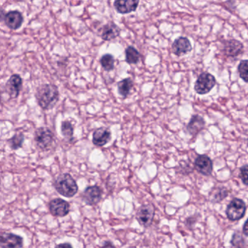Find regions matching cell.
Masks as SVG:
<instances>
[{"mask_svg":"<svg viewBox=\"0 0 248 248\" xmlns=\"http://www.w3.org/2000/svg\"><path fill=\"white\" fill-rule=\"evenodd\" d=\"M35 98L43 110L52 109L59 100V88L53 84H43L37 88Z\"/></svg>","mask_w":248,"mask_h":248,"instance_id":"6da1fadb","label":"cell"},{"mask_svg":"<svg viewBox=\"0 0 248 248\" xmlns=\"http://www.w3.org/2000/svg\"><path fill=\"white\" fill-rule=\"evenodd\" d=\"M53 186L59 194L67 198L76 195L79 190L76 181L69 173H62L57 176Z\"/></svg>","mask_w":248,"mask_h":248,"instance_id":"7a4b0ae2","label":"cell"},{"mask_svg":"<svg viewBox=\"0 0 248 248\" xmlns=\"http://www.w3.org/2000/svg\"><path fill=\"white\" fill-rule=\"evenodd\" d=\"M54 139V133L49 127H40L34 132V140L36 146L43 152L49 150L51 148Z\"/></svg>","mask_w":248,"mask_h":248,"instance_id":"3957f363","label":"cell"},{"mask_svg":"<svg viewBox=\"0 0 248 248\" xmlns=\"http://www.w3.org/2000/svg\"><path fill=\"white\" fill-rule=\"evenodd\" d=\"M246 204L239 198H234L228 204L226 210V216L229 220L236 221L243 218L246 213Z\"/></svg>","mask_w":248,"mask_h":248,"instance_id":"277c9868","label":"cell"},{"mask_svg":"<svg viewBox=\"0 0 248 248\" xmlns=\"http://www.w3.org/2000/svg\"><path fill=\"white\" fill-rule=\"evenodd\" d=\"M216 85V79L208 72H203L197 78L194 84V91L199 95L209 93Z\"/></svg>","mask_w":248,"mask_h":248,"instance_id":"5b68a950","label":"cell"},{"mask_svg":"<svg viewBox=\"0 0 248 248\" xmlns=\"http://www.w3.org/2000/svg\"><path fill=\"white\" fill-rule=\"evenodd\" d=\"M155 216V207L153 204H143L136 212V218L140 226L148 228L152 225Z\"/></svg>","mask_w":248,"mask_h":248,"instance_id":"8992f818","label":"cell"},{"mask_svg":"<svg viewBox=\"0 0 248 248\" xmlns=\"http://www.w3.org/2000/svg\"><path fill=\"white\" fill-rule=\"evenodd\" d=\"M103 190L99 186L87 187L82 193V200L89 206L96 205L102 199Z\"/></svg>","mask_w":248,"mask_h":248,"instance_id":"52a82bcc","label":"cell"},{"mask_svg":"<svg viewBox=\"0 0 248 248\" xmlns=\"http://www.w3.org/2000/svg\"><path fill=\"white\" fill-rule=\"evenodd\" d=\"M49 210L55 217H65L70 212V204L62 198H55L49 202Z\"/></svg>","mask_w":248,"mask_h":248,"instance_id":"ba28073f","label":"cell"},{"mask_svg":"<svg viewBox=\"0 0 248 248\" xmlns=\"http://www.w3.org/2000/svg\"><path fill=\"white\" fill-rule=\"evenodd\" d=\"M23 79L19 75H13L8 79L5 85V93L9 95L10 98L16 99L19 96L20 93L22 90Z\"/></svg>","mask_w":248,"mask_h":248,"instance_id":"9c48e42d","label":"cell"},{"mask_svg":"<svg viewBox=\"0 0 248 248\" xmlns=\"http://www.w3.org/2000/svg\"><path fill=\"white\" fill-rule=\"evenodd\" d=\"M24 246V239L19 235L11 232H2L0 247L2 248H18Z\"/></svg>","mask_w":248,"mask_h":248,"instance_id":"30bf717a","label":"cell"},{"mask_svg":"<svg viewBox=\"0 0 248 248\" xmlns=\"http://www.w3.org/2000/svg\"><path fill=\"white\" fill-rule=\"evenodd\" d=\"M222 52L227 57L235 58L240 56L244 52V46L236 40H224L222 43Z\"/></svg>","mask_w":248,"mask_h":248,"instance_id":"8fae6325","label":"cell"},{"mask_svg":"<svg viewBox=\"0 0 248 248\" xmlns=\"http://www.w3.org/2000/svg\"><path fill=\"white\" fill-rule=\"evenodd\" d=\"M195 169L202 175H211L213 170V161L206 155H199L194 161Z\"/></svg>","mask_w":248,"mask_h":248,"instance_id":"7c38bea8","label":"cell"},{"mask_svg":"<svg viewBox=\"0 0 248 248\" xmlns=\"http://www.w3.org/2000/svg\"><path fill=\"white\" fill-rule=\"evenodd\" d=\"M2 19L5 21V25L12 30H18L24 23V17L21 13L18 11H9L5 14V17Z\"/></svg>","mask_w":248,"mask_h":248,"instance_id":"4fadbf2b","label":"cell"},{"mask_svg":"<svg viewBox=\"0 0 248 248\" xmlns=\"http://www.w3.org/2000/svg\"><path fill=\"white\" fill-rule=\"evenodd\" d=\"M111 140V132L109 129L105 127L96 129L93 133V143L95 146L102 147Z\"/></svg>","mask_w":248,"mask_h":248,"instance_id":"5bb4252c","label":"cell"},{"mask_svg":"<svg viewBox=\"0 0 248 248\" xmlns=\"http://www.w3.org/2000/svg\"><path fill=\"white\" fill-rule=\"evenodd\" d=\"M192 50L189 40L186 37H180L175 39L172 45V51L177 56H184Z\"/></svg>","mask_w":248,"mask_h":248,"instance_id":"9a60e30c","label":"cell"},{"mask_svg":"<svg viewBox=\"0 0 248 248\" xmlns=\"http://www.w3.org/2000/svg\"><path fill=\"white\" fill-rule=\"evenodd\" d=\"M139 0H115L114 2V8L118 14H128L137 10Z\"/></svg>","mask_w":248,"mask_h":248,"instance_id":"2e32d148","label":"cell"},{"mask_svg":"<svg viewBox=\"0 0 248 248\" xmlns=\"http://www.w3.org/2000/svg\"><path fill=\"white\" fill-rule=\"evenodd\" d=\"M205 127V121L204 118L198 114L192 116L188 125L187 130L190 135L196 137Z\"/></svg>","mask_w":248,"mask_h":248,"instance_id":"e0dca14e","label":"cell"},{"mask_svg":"<svg viewBox=\"0 0 248 248\" xmlns=\"http://www.w3.org/2000/svg\"><path fill=\"white\" fill-rule=\"evenodd\" d=\"M101 31V39L104 41H111L120 36L121 30L114 22H109L104 26Z\"/></svg>","mask_w":248,"mask_h":248,"instance_id":"ac0fdd59","label":"cell"},{"mask_svg":"<svg viewBox=\"0 0 248 248\" xmlns=\"http://www.w3.org/2000/svg\"><path fill=\"white\" fill-rule=\"evenodd\" d=\"M133 79L131 78H127L125 79H122L117 83V91L119 95L123 98H126L131 92L133 89Z\"/></svg>","mask_w":248,"mask_h":248,"instance_id":"d6986e66","label":"cell"},{"mask_svg":"<svg viewBox=\"0 0 248 248\" xmlns=\"http://www.w3.org/2000/svg\"><path fill=\"white\" fill-rule=\"evenodd\" d=\"M140 60V54L139 50L133 46H128L125 50V62L128 64H137Z\"/></svg>","mask_w":248,"mask_h":248,"instance_id":"ffe728a7","label":"cell"},{"mask_svg":"<svg viewBox=\"0 0 248 248\" xmlns=\"http://www.w3.org/2000/svg\"><path fill=\"white\" fill-rule=\"evenodd\" d=\"M25 137L22 133H16L11 139L8 140V144L12 150H18L22 147Z\"/></svg>","mask_w":248,"mask_h":248,"instance_id":"44dd1931","label":"cell"},{"mask_svg":"<svg viewBox=\"0 0 248 248\" xmlns=\"http://www.w3.org/2000/svg\"><path fill=\"white\" fill-rule=\"evenodd\" d=\"M61 131L62 136L69 140L72 141L74 140V126L69 120H65L62 123Z\"/></svg>","mask_w":248,"mask_h":248,"instance_id":"7402d4cb","label":"cell"},{"mask_svg":"<svg viewBox=\"0 0 248 248\" xmlns=\"http://www.w3.org/2000/svg\"><path fill=\"white\" fill-rule=\"evenodd\" d=\"M114 56L111 54H105L100 59V63L106 72H111L114 69Z\"/></svg>","mask_w":248,"mask_h":248,"instance_id":"603a6c76","label":"cell"},{"mask_svg":"<svg viewBox=\"0 0 248 248\" xmlns=\"http://www.w3.org/2000/svg\"><path fill=\"white\" fill-rule=\"evenodd\" d=\"M238 72L241 79L248 83V60L241 61L238 66Z\"/></svg>","mask_w":248,"mask_h":248,"instance_id":"cb8c5ba5","label":"cell"},{"mask_svg":"<svg viewBox=\"0 0 248 248\" xmlns=\"http://www.w3.org/2000/svg\"><path fill=\"white\" fill-rule=\"evenodd\" d=\"M229 195V191L225 187L217 188L212 200V202H220Z\"/></svg>","mask_w":248,"mask_h":248,"instance_id":"d4e9b609","label":"cell"},{"mask_svg":"<svg viewBox=\"0 0 248 248\" xmlns=\"http://www.w3.org/2000/svg\"><path fill=\"white\" fill-rule=\"evenodd\" d=\"M231 244L233 247H244L245 245V239H244L240 232H235L232 236Z\"/></svg>","mask_w":248,"mask_h":248,"instance_id":"484cf974","label":"cell"},{"mask_svg":"<svg viewBox=\"0 0 248 248\" xmlns=\"http://www.w3.org/2000/svg\"><path fill=\"white\" fill-rule=\"evenodd\" d=\"M239 176L244 185L248 186V165H243L240 168Z\"/></svg>","mask_w":248,"mask_h":248,"instance_id":"4316f807","label":"cell"},{"mask_svg":"<svg viewBox=\"0 0 248 248\" xmlns=\"http://www.w3.org/2000/svg\"><path fill=\"white\" fill-rule=\"evenodd\" d=\"M242 232L243 234L248 237V219L244 223L243 228H242Z\"/></svg>","mask_w":248,"mask_h":248,"instance_id":"83f0119b","label":"cell"},{"mask_svg":"<svg viewBox=\"0 0 248 248\" xmlns=\"http://www.w3.org/2000/svg\"><path fill=\"white\" fill-rule=\"evenodd\" d=\"M56 248H59V247H68V248H72V245L66 242V243L59 244V245H56Z\"/></svg>","mask_w":248,"mask_h":248,"instance_id":"f1b7e54d","label":"cell"},{"mask_svg":"<svg viewBox=\"0 0 248 248\" xmlns=\"http://www.w3.org/2000/svg\"><path fill=\"white\" fill-rule=\"evenodd\" d=\"M101 247H105V248H107V247H114V245L111 242H104Z\"/></svg>","mask_w":248,"mask_h":248,"instance_id":"f546056e","label":"cell"}]
</instances>
